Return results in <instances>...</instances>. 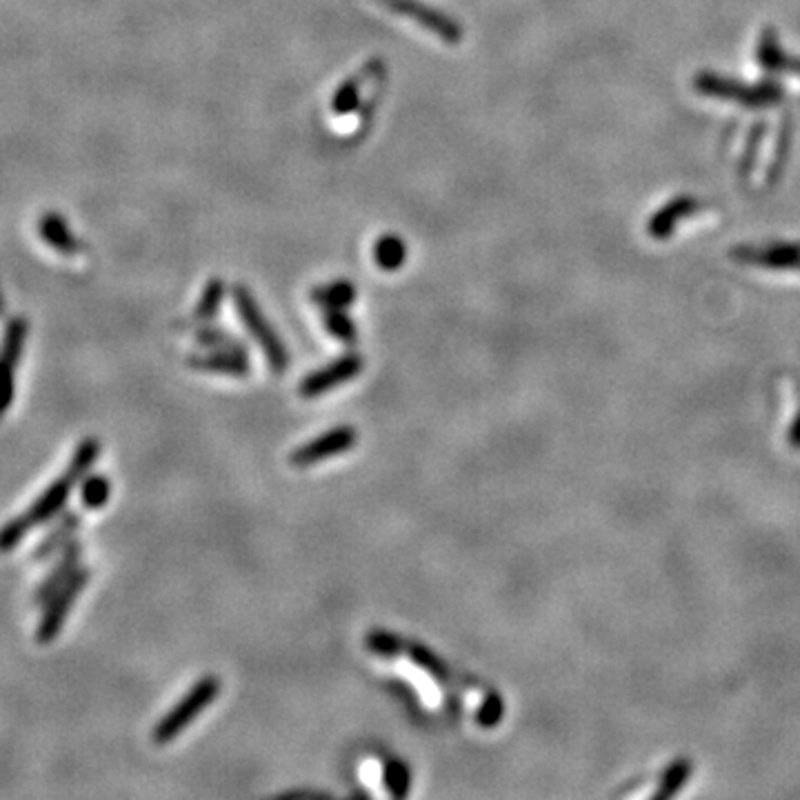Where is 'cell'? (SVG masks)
I'll return each mask as SVG.
<instances>
[{
    "mask_svg": "<svg viewBox=\"0 0 800 800\" xmlns=\"http://www.w3.org/2000/svg\"><path fill=\"white\" fill-rule=\"evenodd\" d=\"M234 305L238 311L240 320H243L245 329L254 336V340L258 343V347L263 349L265 358H267L269 367L274 373H283L290 369V349L285 347V343L281 340V336L276 334V329L269 325V320L265 319V314L260 311L258 302H256L254 293L245 285H236L234 292Z\"/></svg>",
    "mask_w": 800,
    "mask_h": 800,
    "instance_id": "cell-3",
    "label": "cell"
},
{
    "mask_svg": "<svg viewBox=\"0 0 800 800\" xmlns=\"http://www.w3.org/2000/svg\"><path fill=\"white\" fill-rule=\"evenodd\" d=\"M382 785L394 798H405L411 789V769L405 760L390 759L382 767Z\"/></svg>",
    "mask_w": 800,
    "mask_h": 800,
    "instance_id": "cell-14",
    "label": "cell"
},
{
    "mask_svg": "<svg viewBox=\"0 0 800 800\" xmlns=\"http://www.w3.org/2000/svg\"><path fill=\"white\" fill-rule=\"evenodd\" d=\"M385 76V63L382 60H369L367 65L358 74H354L352 78L345 80L338 87V92L331 98V112L345 116V113H352L358 110V103H361L363 85L373 83V80L382 78Z\"/></svg>",
    "mask_w": 800,
    "mask_h": 800,
    "instance_id": "cell-8",
    "label": "cell"
},
{
    "mask_svg": "<svg viewBox=\"0 0 800 800\" xmlns=\"http://www.w3.org/2000/svg\"><path fill=\"white\" fill-rule=\"evenodd\" d=\"M405 656L409 658V661L414 662V665L418 667V670L427 671V674L432 676L434 680H438V683H443V685L452 683V671H449V667L445 665L443 658H440L436 652L429 650V647L420 645V643L409 641V643H407Z\"/></svg>",
    "mask_w": 800,
    "mask_h": 800,
    "instance_id": "cell-10",
    "label": "cell"
},
{
    "mask_svg": "<svg viewBox=\"0 0 800 800\" xmlns=\"http://www.w3.org/2000/svg\"><path fill=\"white\" fill-rule=\"evenodd\" d=\"M358 443V432L349 425H340V427L329 429V432L320 434V436L311 438L310 443L301 445L290 454V463L296 470H307V467H314L319 463L328 461V458L340 456V454H347L356 447Z\"/></svg>",
    "mask_w": 800,
    "mask_h": 800,
    "instance_id": "cell-4",
    "label": "cell"
},
{
    "mask_svg": "<svg viewBox=\"0 0 800 800\" xmlns=\"http://www.w3.org/2000/svg\"><path fill=\"white\" fill-rule=\"evenodd\" d=\"M407 643L409 641L400 638L399 634L387 632V629H373V632H369L367 636H364V647H367V652H372V654L381 658H396L405 654Z\"/></svg>",
    "mask_w": 800,
    "mask_h": 800,
    "instance_id": "cell-12",
    "label": "cell"
},
{
    "mask_svg": "<svg viewBox=\"0 0 800 800\" xmlns=\"http://www.w3.org/2000/svg\"><path fill=\"white\" fill-rule=\"evenodd\" d=\"M500 718H503V700H500L499 696H487L485 703L478 707L476 721L481 723L482 727H494Z\"/></svg>",
    "mask_w": 800,
    "mask_h": 800,
    "instance_id": "cell-18",
    "label": "cell"
},
{
    "mask_svg": "<svg viewBox=\"0 0 800 800\" xmlns=\"http://www.w3.org/2000/svg\"><path fill=\"white\" fill-rule=\"evenodd\" d=\"M222 683L219 676H205V679L198 680L187 694L156 723L151 738H154L156 745H165V742L174 741L176 736L192 725L211 703L220 696Z\"/></svg>",
    "mask_w": 800,
    "mask_h": 800,
    "instance_id": "cell-2",
    "label": "cell"
},
{
    "mask_svg": "<svg viewBox=\"0 0 800 800\" xmlns=\"http://www.w3.org/2000/svg\"><path fill=\"white\" fill-rule=\"evenodd\" d=\"M358 298V290L352 281L347 278H340V281H331L328 285H319L311 290V302L323 310H345V307L352 305Z\"/></svg>",
    "mask_w": 800,
    "mask_h": 800,
    "instance_id": "cell-9",
    "label": "cell"
},
{
    "mask_svg": "<svg viewBox=\"0 0 800 800\" xmlns=\"http://www.w3.org/2000/svg\"><path fill=\"white\" fill-rule=\"evenodd\" d=\"M323 325L328 329L329 336H334L336 340L345 345L358 343V328L354 325V320L345 314V310H325L323 314Z\"/></svg>",
    "mask_w": 800,
    "mask_h": 800,
    "instance_id": "cell-16",
    "label": "cell"
},
{
    "mask_svg": "<svg viewBox=\"0 0 800 800\" xmlns=\"http://www.w3.org/2000/svg\"><path fill=\"white\" fill-rule=\"evenodd\" d=\"M98 454H101V443H98L96 438L85 440V443L78 447V452H76L72 465H69V470L65 472V476L60 478L56 485H51L45 494H42V499L38 500L36 508L31 509L25 518L16 520V523L9 525V527L0 534V547L3 549L12 547L13 543H16L18 538H21L22 534L31 527V525L42 523V520H47L49 516H54L56 511L63 508L65 500H67V496H69V491L74 490V485L85 476V473L92 470V465L96 463Z\"/></svg>",
    "mask_w": 800,
    "mask_h": 800,
    "instance_id": "cell-1",
    "label": "cell"
},
{
    "mask_svg": "<svg viewBox=\"0 0 800 800\" xmlns=\"http://www.w3.org/2000/svg\"><path fill=\"white\" fill-rule=\"evenodd\" d=\"M391 12L402 13V16L411 18L414 22H418L420 27L432 31L434 36H438L440 40L447 42V45H458L463 40V30L458 27V22H454L452 18L445 16L438 9L429 7V4L418 3V0H382Z\"/></svg>",
    "mask_w": 800,
    "mask_h": 800,
    "instance_id": "cell-6",
    "label": "cell"
},
{
    "mask_svg": "<svg viewBox=\"0 0 800 800\" xmlns=\"http://www.w3.org/2000/svg\"><path fill=\"white\" fill-rule=\"evenodd\" d=\"M193 340L207 349H225V352L247 354V347L236 336L227 334L225 329L219 328H193Z\"/></svg>",
    "mask_w": 800,
    "mask_h": 800,
    "instance_id": "cell-15",
    "label": "cell"
},
{
    "mask_svg": "<svg viewBox=\"0 0 800 800\" xmlns=\"http://www.w3.org/2000/svg\"><path fill=\"white\" fill-rule=\"evenodd\" d=\"M363 367L364 361L361 354L356 352L345 354V356L336 358V361L325 364V367L314 369L311 373H307V376L301 381V385H298V396L305 400L320 399V396L329 394L334 387H340L345 385V382L354 381V378L363 372Z\"/></svg>",
    "mask_w": 800,
    "mask_h": 800,
    "instance_id": "cell-5",
    "label": "cell"
},
{
    "mask_svg": "<svg viewBox=\"0 0 800 800\" xmlns=\"http://www.w3.org/2000/svg\"><path fill=\"white\" fill-rule=\"evenodd\" d=\"M110 491H112L110 478L89 476L87 481L83 482V491H80V496H83V505L89 509H101L103 505L110 500Z\"/></svg>",
    "mask_w": 800,
    "mask_h": 800,
    "instance_id": "cell-17",
    "label": "cell"
},
{
    "mask_svg": "<svg viewBox=\"0 0 800 800\" xmlns=\"http://www.w3.org/2000/svg\"><path fill=\"white\" fill-rule=\"evenodd\" d=\"M222 298H225V283L220 278H211L210 283L205 285L202 290L201 298H198V305L193 310V319L198 323H210L219 316L220 307H222Z\"/></svg>",
    "mask_w": 800,
    "mask_h": 800,
    "instance_id": "cell-11",
    "label": "cell"
},
{
    "mask_svg": "<svg viewBox=\"0 0 800 800\" xmlns=\"http://www.w3.org/2000/svg\"><path fill=\"white\" fill-rule=\"evenodd\" d=\"M373 258L382 272H396L407 258V247L399 236H382L373 247Z\"/></svg>",
    "mask_w": 800,
    "mask_h": 800,
    "instance_id": "cell-13",
    "label": "cell"
},
{
    "mask_svg": "<svg viewBox=\"0 0 800 800\" xmlns=\"http://www.w3.org/2000/svg\"><path fill=\"white\" fill-rule=\"evenodd\" d=\"M187 367L205 373H220L231 378H247L252 373V363L247 354L225 352V349H210L207 354H189Z\"/></svg>",
    "mask_w": 800,
    "mask_h": 800,
    "instance_id": "cell-7",
    "label": "cell"
}]
</instances>
